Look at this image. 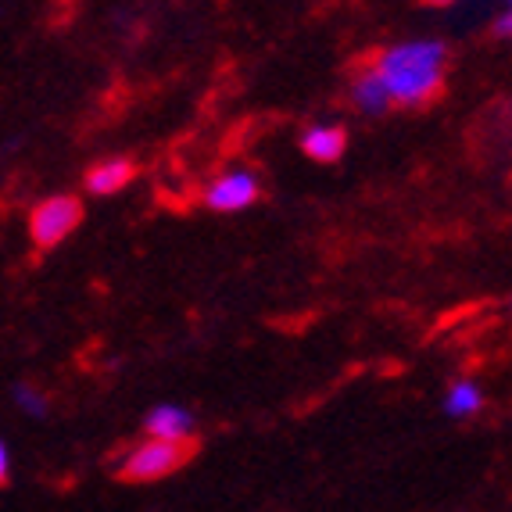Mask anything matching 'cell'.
Returning a JSON list of instances; mask_svg holds the SVG:
<instances>
[{
	"mask_svg": "<svg viewBox=\"0 0 512 512\" xmlns=\"http://www.w3.org/2000/svg\"><path fill=\"white\" fill-rule=\"evenodd\" d=\"M376 79L384 83L387 101L402 108H423L434 101L444 79V43L409 40L373 61Z\"/></svg>",
	"mask_w": 512,
	"mask_h": 512,
	"instance_id": "6da1fadb",
	"label": "cell"
},
{
	"mask_svg": "<svg viewBox=\"0 0 512 512\" xmlns=\"http://www.w3.org/2000/svg\"><path fill=\"white\" fill-rule=\"evenodd\" d=\"M190 444H172V441H158V437H147V441L133 444L122 459L119 473L133 484H151V480H162L169 473H176L187 462Z\"/></svg>",
	"mask_w": 512,
	"mask_h": 512,
	"instance_id": "7a4b0ae2",
	"label": "cell"
},
{
	"mask_svg": "<svg viewBox=\"0 0 512 512\" xmlns=\"http://www.w3.org/2000/svg\"><path fill=\"white\" fill-rule=\"evenodd\" d=\"M79 222H83V201H76V197H69V194H58V197H47L43 205L33 208V215H29V233H33L36 248L47 251L69 237Z\"/></svg>",
	"mask_w": 512,
	"mask_h": 512,
	"instance_id": "3957f363",
	"label": "cell"
},
{
	"mask_svg": "<svg viewBox=\"0 0 512 512\" xmlns=\"http://www.w3.org/2000/svg\"><path fill=\"white\" fill-rule=\"evenodd\" d=\"M262 197V187L251 172H230L222 180L212 183V190L205 194V205L212 212H240V208H251Z\"/></svg>",
	"mask_w": 512,
	"mask_h": 512,
	"instance_id": "277c9868",
	"label": "cell"
},
{
	"mask_svg": "<svg viewBox=\"0 0 512 512\" xmlns=\"http://www.w3.org/2000/svg\"><path fill=\"white\" fill-rule=\"evenodd\" d=\"M194 427H197L194 412L183 409V405H154L144 419L147 437H158V441H172V444L194 441Z\"/></svg>",
	"mask_w": 512,
	"mask_h": 512,
	"instance_id": "5b68a950",
	"label": "cell"
},
{
	"mask_svg": "<svg viewBox=\"0 0 512 512\" xmlns=\"http://www.w3.org/2000/svg\"><path fill=\"white\" fill-rule=\"evenodd\" d=\"M133 176H137V165L129 158H104V162H97L94 169L86 172V190L97 197H108L126 187V183H133Z\"/></svg>",
	"mask_w": 512,
	"mask_h": 512,
	"instance_id": "8992f818",
	"label": "cell"
},
{
	"mask_svg": "<svg viewBox=\"0 0 512 512\" xmlns=\"http://www.w3.org/2000/svg\"><path fill=\"white\" fill-rule=\"evenodd\" d=\"M344 147H348L344 126H312L305 137H301V151H305L312 162H323V165L341 162Z\"/></svg>",
	"mask_w": 512,
	"mask_h": 512,
	"instance_id": "52a82bcc",
	"label": "cell"
},
{
	"mask_svg": "<svg viewBox=\"0 0 512 512\" xmlns=\"http://www.w3.org/2000/svg\"><path fill=\"white\" fill-rule=\"evenodd\" d=\"M484 409V391L473 380H455L444 391V416L448 419H473Z\"/></svg>",
	"mask_w": 512,
	"mask_h": 512,
	"instance_id": "ba28073f",
	"label": "cell"
},
{
	"mask_svg": "<svg viewBox=\"0 0 512 512\" xmlns=\"http://www.w3.org/2000/svg\"><path fill=\"white\" fill-rule=\"evenodd\" d=\"M351 97H355V104H359L362 111H369V115H380V111L387 108V90L384 83L376 79L373 65H362L359 72H355V83H351Z\"/></svg>",
	"mask_w": 512,
	"mask_h": 512,
	"instance_id": "9c48e42d",
	"label": "cell"
},
{
	"mask_svg": "<svg viewBox=\"0 0 512 512\" xmlns=\"http://www.w3.org/2000/svg\"><path fill=\"white\" fill-rule=\"evenodd\" d=\"M11 398H15V405L26 412V416H33V419L47 416V398H43L33 384H15V387H11Z\"/></svg>",
	"mask_w": 512,
	"mask_h": 512,
	"instance_id": "30bf717a",
	"label": "cell"
},
{
	"mask_svg": "<svg viewBox=\"0 0 512 512\" xmlns=\"http://www.w3.org/2000/svg\"><path fill=\"white\" fill-rule=\"evenodd\" d=\"M11 477V452H8V444L0 441V484H8Z\"/></svg>",
	"mask_w": 512,
	"mask_h": 512,
	"instance_id": "8fae6325",
	"label": "cell"
},
{
	"mask_svg": "<svg viewBox=\"0 0 512 512\" xmlns=\"http://www.w3.org/2000/svg\"><path fill=\"white\" fill-rule=\"evenodd\" d=\"M498 33H502V36H509V11H505V15L498 18Z\"/></svg>",
	"mask_w": 512,
	"mask_h": 512,
	"instance_id": "7c38bea8",
	"label": "cell"
},
{
	"mask_svg": "<svg viewBox=\"0 0 512 512\" xmlns=\"http://www.w3.org/2000/svg\"><path fill=\"white\" fill-rule=\"evenodd\" d=\"M423 4H434V8H444V4H452V0H423Z\"/></svg>",
	"mask_w": 512,
	"mask_h": 512,
	"instance_id": "4fadbf2b",
	"label": "cell"
}]
</instances>
